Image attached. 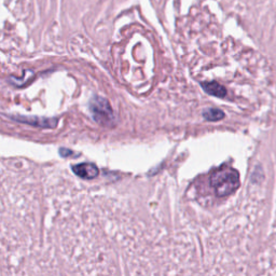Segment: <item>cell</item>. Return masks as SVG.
<instances>
[{
  "label": "cell",
  "instance_id": "cell-1",
  "mask_svg": "<svg viewBox=\"0 0 276 276\" xmlns=\"http://www.w3.org/2000/svg\"><path fill=\"white\" fill-rule=\"evenodd\" d=\"M212 186L218 197H227L233 193L239 186L238 173L231 168L218 170L212 176Z\"/></svg>",
  "mask_w": 276,
  "mask_h": 276
},
{
  "label": "cell",
  "instance_id": "cell-2",
  "mask_svg": "<svg viewBox=\"0 0 276 276\" xmlns=\"http://www.w3.org/2000/svg\"><path fill=\"white\" fill-rule=\"evenodd\" d=\"M94 119L101 125H110L113 122L112 109L105 98L94 97L90 104Z\"/></svg>",
  "mask_w": 276,
  "mask_h": 276
},
{
  "label": "cell",
  "instance_id": "cell-3",
  "mask_svg": "<svg viewBox=\"0 0 276 276\" xmlns=\"http://www.w3.org/2000/svg\"><path fill=\"white\" fill-rule=\"evenodd\" d=\"M72 171L75 172L76 175L79 177L84 178V179H93L97 177L98 175V169L96 165H94L92 163H81L75 165L72 168Z\"/></svg>",
  "mask_w": 276,
  "mask_h": 276
},
{
  "label": "cell",
  "instance_id": "cell-4",
  "mask_svg": "<svg viewBox=\"0 0 276 276\" xmlns=\"http://www.w3.org/2000/svg\"><path fill=\"white\" fill-rule=\"evenodd\" d=\"M204 117L207 120L216 121V120L221 119L223 117V113L220 110H218V109H208V110H206L204 112Z\"/></svg>",
  "mask_w": 276,
  "mask_h": 276
}]
</instances>
